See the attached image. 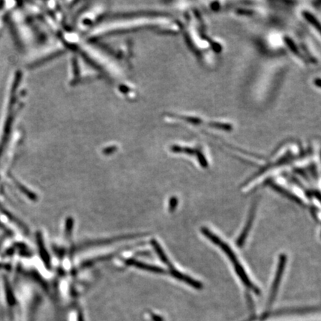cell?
<instances>
[{
	"mask_svg": "<svg viewBox=\"0 0 321 321\" xmlns=\"http://www.w3.org/2000/svg\"><path fill=\"white\" fill-rule=\"evenodd\" d=\"M125 263L128 266H134V267L138 268L141 270L147 271V272H153V273L160 274V275H164L166 273V271L162 268L147 264V263L138 261L134 259H128V260H125Z\"/></svg>",
	"mask_w": 321,
	"mask_h": 321,
	"instance_id": "cell-3",
	"label": "cell"
},
{
	"mask_svg": "<svg viewBox=\"0 0 321 321\" xmlns=\"http://www.w3.org/2000/svg\"><path fill=\"white\" fill-rule=\"evenodd\" d=\"M178 203H179V200L176 197H172L170 198V201H169V211L170 213L172 212L175 211L176 207L178 206Z\"/></svg>",
	"mask_w": 321,
	"mask_h": 321,
	"instance_id": "cell-7",
	"label": "cell"
},
{
	"mask_svg": "<svg viewBox=\"0 0 321 321\" xmlns=\"http://www.w3.org/2000/svg\"><path fill=\"white\" fill-rule=\"evenodd\" d=\"M306 17H307L308 20H309V21H310L311 23H315V24L313 25L318 24V22H317V20H315V19L314 18V17H312V16L310 15V14H308V16H306ZM316 27L317 29H318V31H320V32H321V26H319V25H316Z\"/></svg>",
	"mask_w": 321,
	"mask_h": 321,
	"instance_id": "cell-8",
	"label": "cell"
},
{
	"mask_svg": "<svg viewBox=\"0 0 321 321\" xmlns=\"http://www.w3.org/2000/svg\"><path fill=\"white\" fill-rule=\"evenodd\" d=\"M170 274L173 277V278L179 280V281H182V282H185V283L188 284V285L192 286L193 288H197V289H201V288H202L203 286L202 285H201V282L195 281V280L193 279L192 278L188 276V275H184L182 272L176 270L174 268L170 269Z\"/></svg>",
	"mask_w": 321,
	"mask_h": 321,
	"instance_id": "cell-4",
	"label": "cell"
},
{
	"mask_svg": "<svg viewBox=\"0 0 321 321\" xmlns=\"http://www.w3.org/2000/svg\"><path fill=\"white\" fill-rule=\"evenodd\" d=\"M66 225V234L67 237H69L72 234V229H73L74 219L71 217L68 218Z\"/></svg>",
	"mask_w": 321,
	"mask_h": 321,
	"instance_id": "cell-6",
	"label": "cell"
},
{
	"mask_svg": "<svg viewBox=\"0 0 321 321\" xmlns=\"http://www.w3.org/2000/svg\"><path fill=\"white\" fill-rule=\"evenodd\" d=\"M201 231V233L207 239H209L215 245H217L226 254L227 257L229 259L231 263L234 265V269H235V272H237V275H239L240 280L245 284V286L249 288V289L252 290L256 294H260V290L251 282V279H249V278H248V275H247L246 272L244 269L243 266L240 263V260L237 258L235 252H234V250L231 249L230 245L227 242H225V241H223L222 239L219 238L216 234L212 233V231H210L208 228H202Z\"/></svg>",
	"mask_w": 321,
	"mask_h": 321,
	"instance_id": "cell-1",
	"label": "cell"
},
{
	"mask_svg": "<svg viewBox=\"0 0 321 321\" xmlns=\"http://www.w3.org/2000/svg\"><path fill=\"white\" fill-rule=\"evenodd\" d=\"M151 245L154 248L155 251H156V254L159 256V259H160V261L162 262L164 264H165L166 266H168L170 269H173V266L172 265V263H170V260H169L167 256L166 255L165 253H164V250L161 248L160 245H159V242L156 241V240H151Z\"/></svg>",
	"mask_w": 321,
	"mask_h": 321,
	"instance_id": "cell-5",
	"label": "cell"
},
{
	"mask_svg": "<svg viewBox=\"0 0 321 321\" xmlns=\"http://www.w3.org/2000/svg\"><path fill=\"white\" fill-rule=\"evenodd\" d=\"M286 263V257L285 255H282L278 263V269H277L276 275H275V281H274L273 285H272V289H271L270 297H269V307L272 306V303L275 301L276 298L277 294H278V288H279L280 283L282 280V275H283L284 269L285 265Z\"/></svg>",
	"mask_w": 321,
	"mask_h": 321,
	"instance_id": "cell-2",
	"label": "cell"
}]
</instances>
